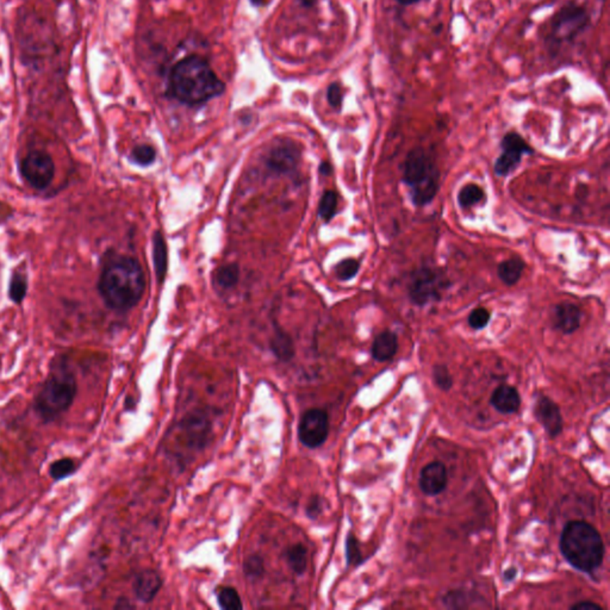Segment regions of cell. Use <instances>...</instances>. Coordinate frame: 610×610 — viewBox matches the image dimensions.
Instances as JSON below:
<instances>
[{"instance_id": "obj_20", "label": "cell", "mask_w": 610, "mask_h": 610, "mask_svg": "<svg viewBox=\"0 0 610 610\" xmlns=\"http://www.w3.org/2000/svg\"><path fill=\"white\" fill-rule=\"evenodd\" d=\"M167 246L161 232H155L153 235V262L158 281L163 284L167 275Z\"/></svg>"}, {"instance_id": "obj_41", "label": "cell", "mask_w": 610, "mask_h": 610, "mask_svg": "<svg viewBox=\"0 0 610 610\" xmlns=\"http://www.w3.org/2000/svg\"><path fill=\"white\" fill-rule=\"evenodd\" d=\"M398 3L403 5H410L414 4V3H417V1H420V0H397Z\"/></svg>"}, {"instance_id": "obj_9", "label": "cell", "mask_w": 610, "mask_h": 610, "mask_svg": "<svg viewBox=\"0 0 610 610\" xmlns=\"http://www.w3.org/2000/svg\"><path fill=\"white\" fill-rule=\"evenodd\" d=\"M329 417L326 410L311 408L301 417L298 425V438L303 446L315 450L327 441Z\"/></svg>"}, {"instance_id": "obj_15", "label": "cell", "mask_w": 610, "mask_h": 610, "mask_svg": "<svg viewBox=\"0 0 610 610\" xmlns=\"http://www.w3.org/2000/svg\"><path fill=\"white\" fill-rule=\"evenodd\" d=\"M163 586V578L159 572L146 569L138 572L133 582V593L138 600L143 603H149L154 600Z\"/></svg>"}, {"instance_id": "obj_6", "label": "cell", "mask_w": 610, "mask_h": 610, "mask_svg": "<svg viewBox=\"0 0 610 610\" xmlns=\"http://www.w3.org/2000/svg\"><path fill=\"white\" fill-rule=\"evenodd\" d=\"M446 275L432 267H421L410 275L408 280L409 299L418 306L438 301L443 290L447 288Z\"/></svg>"}, {"instance_id": "obj_22", "label": "cell", "mask_w": 610, "mask_h": 610, "mask_svg": "<svg viewBox=\"0 0 610 610\" xmlns=\"http://www.w3.org/2000/svg\"><path fill=\"white\" fill-rule=\"evenodd\" d=\"M285 558L288 566L297 575L304 573L308 566V550L303 544L290 546L285 552Z\"/></svg>"}, {"instance_id": "obj_38", "label": "cell", "mask_w": 610, "mask_h": 610, "mask_svg": "<svg viewBox=\"0 0 610 610\" xmlns=\"http://www.w3.org/2000/svg\"><path fill=\"white\" fill-rule=\"evenodd\" d=\"M318 172L321 173L322 176H331V172H333V167L327 161H323L322 164L320 165Z\"/></svg>"}, {"instance_id": "obj_26", "label": "cell", "mask_w": 610, "mask_h": 610, "mask_svg": "<svg viewBox=\"0 0 610 610\" xmlns=\"http://www.w3.org/2000/svg\"><path fill=\"white\" fill-rule=\"evenodd\" d=\"M336 210H338V194L331 190L324 191L322 197L320 199L318 215L324 222H331L335 216Z\"/></svg>"}, {"instance_id": "obj_4", "label": "cell", "mask_w": 610, "mask_h": 610, "mask_svg": "<svg viewBox=\"0 0 610 610\" xmlns=\"http://www.w3.org/2000/svg\"><path fill=\"white\" fill-rule=\"evenodd\" d=\"M403 181L410 190L412 201L416 207H425L433 202L438 191L440 171L423 148L409 151L404 163Z\"/></svg>"}, {"instance_id": "obj_3", "label": "cell", "mask_w": 610, "mask_h": 610, "mask_svg": "<svg viewBox=\"0 0 610 610\" xmlns=\"http://www.w3.org/2000/svg\"><path fill=\"white\" fill-rule=\"evenodd\" d=\"M560 552L567 563L576 570L593 575L604 559V544L601 534L585 521H570L560 535Z\"/></svg>"}, {"instance_id": "obj_1", "label": "cell", "mask_w": 610, "mask_h": 610, "mask_svg": "<svg viewBox=\"0 0 610 610\" xmlns=\"http://www.w3.org/2000/svg\"><path fill=\"white\" fill-rule=\"evenodd\" d=\"M145 291L146 277L140 262L128 255L110 254L98 280V293L107 306L128 311L140 303Z\"/></svg>"}, {"instance_id": "obj_17", "label": "cell", "mask_w": 610, "mask_h": 610, "mask_svg": "<svg viewBox=\"0 0 610 610\" xmlns=\"http://www.w3.org/2000/svg\"><path fill=\"white\" fill-rule=\"evenodd\" d=\"M491 405L501 414H515L521 405V397L515 387L499 385L491 396Z\"/></svg>"}, {"instance_id": "obj_25", "label": "cell", "mask_w": 610, "mask_h": 610, "mask_svg": "<svg viewBox=\"0 0 610 610\" xmlns=\"http://www.w3.org/2000/svg\"><path fill=\"white\" fill-rule=\"evenodd\" d=\"M484 197H486V194L481 186L476 185V184H469L460 190L459 194H458V203L463 209H468V207H473L478 203H481Z\"/></svg>"}, {"instance_id": "obj_16", "label": "cell", "mask_w": 610, "mask_h": 610, "mask_svg": "<svg viewBox=\"0 0 610 610\" xmlns=\"http://www.w3.org/2000/svg\"><path fill=\"white\" fill-rule=\"evenodd\" d=\"M582 313L580 309L573 303L563 302L555 305L552 311V321L555 329L563 334H572L580 327Z\"/></svg>"}, {"instance_id": "obj_11", "label": "cell", "mask_w": 610, "mask_h": 610, "mask_svg": "<svg viewBox=\"0 0 610 610\" xmlns=\"http://www.w3.org/2000/svg\"><path fill=\"white\" fill-rule=\"evenodd\" d=\"M301 160V149L290 140H281L267 155L266 166L277 174H288L296 169Z\"/></svg>"}, {"instance_id": "obj_2", "label": "cell", "mask_w": 610, "mask_h": 610, "mask_svg": "<svg viewBox=\"0 0 610 610\" xmlns=\"http://www.w3.org/2000/svg\"><path fill=\"white\" fill-rule=\"evenodd\" d=\"M171 93L181 103L199 105L222 95L224 84L205 59L189 56L179 61L171 73Z\"/></svg>"}, {"instance_id": "obj_12", "label": "cell", "mask_w": 610, "mask_h": 610, "mask_svg": "<svg viewBox=\"0 0 610 610\" xmlns=\"http://www.w3.org/2000/svg\"><path fill=\"white\" fill-rule=\"evenodd\" d=\"M588 23V16L584 10L576 5H569L562 9L553 23V36L558 41L570 39L580 34L585 24Z\"/></svg>"}, {"instance_id": "obj_30", "label": "cell", "mask_w": 610, "mask_h": 610, "mask_svg": "<svg viewBox=\"0 0 610 610\" xmlns=\"http://www.w3.org/2000/svg\"><path fill=\"white\" fill-rule=\"evenodd\" d=\"M360 264L355 259H344L335 266L336 275L341 281H349L358 275Z\"/></svg>"}, {"instance_id": "obj_37", "label": "cell", "mask_w": 610, "mask_h": 610, "mask_svg": "<svg viewBox=\"0 0 610 610\" xmlns=\"http://www.w3.org/2000/svg\"><path fill=\"white\" fill-rule=\"evenodd\" d=\"M571 610H603L600 604L593 601L578 602L576 604L570 607Z\"/></svg>"}, {"instance_id": "obj_13", "label": "cell", "mask_w": 610, "mask_h": 610, "mask_svg": "<svg viewBox=\"0 0 610 610\" xmlns=\"http://www.w3.org/2000/svg\"><path fill=\"white\" fill-rule=\"evenodd\" d=\"M534 416L551 438H555L563 432L564 421L560 409L550 397L537 396L534 404Z\"/></svg>"}, {"instance_id": "obj_36", "label": "cell", "mask_w": 610, "mask_h": 610, "mask_svg": "<svg viewBox=\"0 0 610 610\" xmlns=\"http://www.w3.org/2000/svg\"><path fill=\"white\" fill-rule=\"evenodd\" d=\"M322 512V502L318 496H314L310 499L309 506L306 507V514L310 519H316Z\"/></svg>"}, {"instance_id": "obj_33", "label": "cell", "mask_w": 610, "mask_h": 610, "mask_svg": "<svg viewBox=\"0 0 610 610\" xmlns=\"http://www.w3.org/2000/svg\"><path fill=\"white\" fill-rule=\"evenodd\" d=\"M491 314L489 310L486 308H476L470 313L468 322L470 327L476 331H481L483 328L488 326V323L490 321Z\"/></svg>"}, {"instance_id": "obj_31", "label": "cell", "mask_w": 610, "mask_h": 610, "mask_svg": "<svg viewBox=\"0 0 610 610\" xmlns=\"http://www.w3.org/2000/svg\"><path fill=\"white\" fill-rule=\"evenodd\" d=\"M346 558H347V564L349 566H357L359 564L362 563V553H361L360 546L357 537H354L352 533H349L346 537Z\"/></svg>"}, {"instance_id": "obj_32", "label": "cell", "mask_w": 610, "mask_h": 610, "mask_svg": "<svg viewBox=\"0 0 610 610\" xmlns=\"http://www.w3.org/2000/svg\"><path fill=\"white\" fill-rule=\"evenodd\" d=\"M433 379L436 387L443 391H450L453 387V378H452L450 370L445 365H436L433 369Z\"/></svg>"}, {"instance_id": "obj_42", "label": "cell", "mask_w": 610, "mask_h": 610, "mask_svg": "<svg viewBox=\"0 0 610 610\" xmlns=\"http://www.w3.org/2000/svg\"><path fill=\"white\" fill-rule=\"evenodd\" d=\"M250 1H252V4L257 5V6H259V5L266 4V3H267V1H268V0H250Z\"/></svg>"}, {"instance_id": "obj_34", "label": "cell", "mask_w": 610, "mask_h": 610, "mask_svg": "<svg viewBox=\"0 0 610 610\" xmlns=\"http://www.w3.org/2000/svg\"><path fill=\"white\" fill-rule=\"evenodd\" d=\"M243 571L246 576L250 580H257L259 577L262 576V573L265 571V564L261 557L259 555H252L243 563Z\"/></svg>"}, {"instance_id": "obj_10", "label": "cell", "mask_w": 610, "mask_h": 610, "mask_svg": "<svg viewBox=\"0 0 610 610\" xmlns=\"http://www.w3.org/2000/svg\"><path fill=\"white\" fill-rule=\"evenodd\" d=\"M502 154L495 163V173L499 176H507L521 163L522 156L532 154L533 148L524 141L517 133H509L501 142Z\"/></svg>"}, {"instance_id": "obj_18", "label": "cell", "mask_w": 610, "mask_h": 610, "mask_svg": "<svg viewBox=\"0 0 610 610\" xmlns=\"http://www.w3.org/2000/svg\"><path fill=\"white\" fill-rule=\"evenodd\" d=\"M270 349L273 355L283 362L293 360L296 353L293 338L278 324H275V331L270 341Z\"/></svg>"}, {"instance_id": "obj_19", "label": "cell", "mask_w": 610, "mask_h": 610, "mask_svg": "<svg viewBox=\"0 0 610 610\" xmlns=\"http://www.w3.org/2000/svg\"><path fill=\"white\" fill-rule=\"evenodd\" d=\"M398 351V339L392 331H382L374 339L371 354L379 362L391 360Z\"/></svg>"}, {"instance_id": "obj_35", "label": "cell", "mask_w": 610, "mask_h": 610, "mask_svg": "<svg viewBox=\"0 0 610 610\" xmlns=\"http://www.w3.org/2000/svg\"><path fill=\"white\" fill-rule=\"evenodd\" d=\"M342 99H344V93H342L341 86H340L339 84H336V82L331 84L329 89H328V102H329V104L334 109H340L341 105H342Z\"/></svg>"}, {"instance_id": "obj_23", "label": "cell", "mask_w": 610, "mask_h": 610, "mask_svg": "<svg viewBox=\"0 0 610 610\" xmlns=\"http://www.w3.org/2000/svg\"><path fill=\"white\" fill-rule=\"evenodd\" d=\"M240 279V267L237 264H228L219 267L215 271V283L222 290L235 288Z\"/></svg>"}, {"instance_id": "obj_29", "label": "cell", "mask_w": 610, "mask_h": 610, "mask_svg": "<svg viewBox=\"0 0 610 610\" xmlns=\"http://www.w3.org/2000/svg\"><path fill=\"white\" fill-rule=\"evenodd\" d=\"M75 469H77V466H75L74 460L64 458V459L56 460L55 463L50 465L49 474L53 479L60 481V479H64V478L73 474L75 472Z\"/></svg>"}, {"instance_id": "obj_7", "label": "cell", "mask_w": 610, "mask_h": 610, "mask_svg": "<svg viewBox=\"0 0 610 610\" xmlns=\"http://www.w3.org/2000/svg\"><path fill=\"white\" fill-rule=\"evenodd\" d=\"M178 429L187 450H203L210 441L212 420L205 409H194L181 418Z\"/></svg>"}, {"instance_id": "obj_5", "label": "cell", "mask_w": 610, "mask_h": 610, "mask_svg": "<svg viewBox=\"0 0 610 610\" xmlns=\"http://www.w3.org/2000/svg\"><path fill=\"white\" fill-rule=\"evenodd\" d=\"M77 395V380L65 367H56L48 376L35 398V410L44 421L55 420L67 412Z\"/></svg>"}, {"instance_id": "obj_39", "label": "cell", "mask_w": 610, "mask_h": 610, "mask_svg": "<svg viewBox=\"0 0 610 610\" xmlns=\"http://www.w3.org/2000/svg\"><path fill=\"white\" fill-rule=\"evenodd\" d=\"M115 608H120V609H128V608H133V604L130 603V601H128L127 598H120L118 601H117L116 606Z\"/></svg>"}, {"instance_id": "obj_40", "label": "cell", "mask_w": 610, "mask_h": 610, "mask_svg": "<svg viewBox=\"0 0 610 610\" xmlns=\"http://www.w3.org/2000/svg\"><path fill=\"white\" fill-rule=\"evenodd\" d=\"M516 572L517 571H516V569H514V567H512V569H508L506 573H504V578H506V580H508V582H510V580L515 578Z\"/></svg>"}, {"instance_id": "obj_8", "label": "cell", "mask_w": 610, "mask_h": 610, "mask_svg": "<svg viewBox=\"0 0 610 610\" xmlns=\"http://www.w3.org/2000/svg\"><path fill=\"white\" fill-rule=\"evenodd\" d=\"M21 173L31 187L46 190L54 181L55 164L47 151H33L23 159Z\"/></svg>"}, {"instance_id": "obj_27", "label": "cell", "mask_w": 610, "mask_h": 610, "mask_svg": "<svg viewBox=\"0 0 610 610\" xmlns=\"http://www.w3.org/2000/svg\"><path fill=\"white\" fill-rule=\"evenodd\" d=\"M28 293V279L21 272H15L9 285V297L16 304H21Z\"/></svg>"}, {"instance_id": "obj_21", "label": "cell", "mask_w": 610, "mask_h": 610, "mask_svg": "<svg viewBox=\"0 0 610 610\" xmlns=\"http://www.w3.org/2000/svg\"><path fill=\"white\" fill-rule=\"evenodd\" d=\"M524 268V262L520 258H510L499 264L497 273L503 283L512 286L520 280Z\"/></svg>"}, {"instance_id": "obj_28", "label": "cell", "mask_w": 610, "mask_h": 610, "mask_svg": "<svg viewBox=\"0 0 610 610\" xmlns=\"http://www.w3.org/2000/svg\"><path fill=\"white\" fill-rule=\"evenodd\" d=\"M130 160L133 161V164L138 165L141 167H148L151 164H154V161L156 160V151L149 145H140V146L135 147L131 151Z\"/></svg>"}, {"instance_id": "obj_14", "label": "cell", "mask_w": 610, "mask_h": 610, "mask_svg": "<svg viewBox=\"0 0 610 610\" xmlns=\"http://www.w3.org/2000/svg\"><path fill=\"white\" fill-rule=\"evenodd\" d=\"M448 477L446 466L440 461L425 465L420 473L418 486L422 492L428 496H438L446 490Z\"/></svg>"}, {"instance_id": "obj_24", "label": "cell", "mask_w": 610, "mask_h": 610, "mask_svg": "<svg viewBox=\"0 0 610 610\" xmlns=\"http://www.w3.org/2000/svg\"><path fill=\"white\" fill-rule=\"evenodd\" d=\"M216 598L219 606L223 610H241L243 608L240 595L237 589L232 586H222L216 590Z\"/></svg>"}]
</instances>
